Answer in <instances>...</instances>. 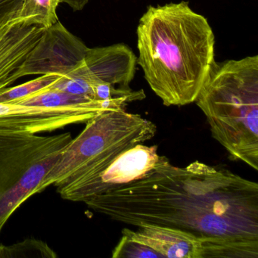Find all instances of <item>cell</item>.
<instances>
[{"label": "cell", "mask_w": 258, "mask_h": 258, "mask_svg": "<svg viewBox=\"0 0 258 258\" xmlns=\"http://www.w3.org/2000/svg\"><path fill=\"white\" fill-rule=\"evenodd\" d=\"M61 0H24L18 18L45 28L58 22L57 8Z\"/></svg>", "instance_id": "cell-11"}, {"label": "cell", "mask_w": 258, "mask_h": 258, "mask_svg": "<svg viewBox=\"0 0 258 258\" xmlns=\"http://www.w3.org/2000/svg\"><path fill=\"white\" fill-rule=\"evenodd\" d=\"M57 257L56 253L44 241L27 239L12 245L0 244V258Z\"/></svg>", "instance_id": "cell-13"}, {"label": "cell", "mask_w": 258, "mask_h": 258, "mask_svg": "<svg viewBox=\"0 0 258 258\" xmlns=\"http://www.w3.org/2000/svg\"><path fill=\"white\" fill-rule=\"evenodd\" d=\"M114 258H163L162 255L146 244L122 235L112 251Z\"/></svg>", "instance_id": "cell-14"}, {"label": "cell", "mask_w": 258, "mask_h": 258, "mask_svg": "<svg viewBox=\"0 0 258 258\" xmlns=\"http://www.w3.org/2000/svg\"><path fill=\"white\" fill-rule=\"evenodd\" d=\"M90 0H61V3L69 5L73 11H81L87 6Z\"/></svg>", "instance_id": "cell-16"}, {"label": "cell", "mask_w": 258, "mask_h": 258, "mask_svg": "<svg viewBox=\"0 0 258 258\" xmlns=\"http://www.w3.org/2000/svg\"><path fill=\"white\" fill-rule=\"evenodd\" d=\"M85 204L131 226L157 225L199 237L258 239V184L199 161L176 167L160 156L141 179Z\"/></svg>", "instance_id": "cell-1"}, {"label": "cell", "mask_w": 258, "mask_h": 258, "mask_svg": "<svg viewBox=\"0 0 258 258\" xmlns=\"http://www.w3.org/2000/svg\"><path fill=\"white\" fill-rule=\"evenodd\" d=\"M144 78L165 106L193 103L214 60L208 20L185 1L148 7L137 28Z\"/></svg>", "instance_id": "cell-2"}, {"label": "cell", "mask_w": 258, "mask_h": 258, "mask_svg": "<svg viewBox=\"0 0 258 258\" xmlns=\"http://www.w3.org/2000/svg\"><path fill=\"white\" fill-rule=\"evenodd\" d=\"M24 0H0V24L13 18H18V13Z\"/></svg>", "instance_id": "cell-15"}, {"label": "cell", "mask_w": 258, "mask_h": 258, "mask_svg": "<svg viewBox=\"0 0 258 258\" xmlns=\"http://www.w3.org/2000/svg\"><path fill=\"white\" fill-rule=\"evenodd\" d=\"M61 77L54 75H42L40 78L16 87H9L0 92L1 103H12L32 96L52 87Z\"/></svg>", "instance_id": "cell-12"}, {"label": "cell", "mask_w": 258, "mask_h": 258, "mask_svg": "<svg viewBox=\"0 0 258 258\" xmlns=\"http://www.w3.org/2000/svg\"><path fill=\"white\" fill-rule=\"evenodd\" d=\"M195 102L229 158L257 170V55L214 61Z\"/></svg>", "instance_id": "cell-4"}, {"label": "cell", "mask_w": 258, "mask_h": 258, "mask_svg": "<svg viewBox=\"0 0 258 258\" xmlns=\"http://www.w3.org/2000/svg\"><path fill=\"white\" fill-rule=\"evenodd\" d=\"M99 102H102L90 100L87 98L71 94L67 92L48 88L47 90L39 92L32 96H28V97L21 99L17 102H12V103L30 105V106L60 108V107L84 106V105H93V104L99 103Z\"/></svg>", "instance_id": "cell-10"}, {"label": "cell", "mask_w": 258, "mask_h": 258, "mask_svg": "<svg viewBox=\"0 0 258 258\" xmlns=\"http://www.w3.org/2000/svg\"><path fill=\"white\" fill-rule=\"evenodd\" d=\"M72 140L70 133L0 131V233L24 202L42 192L43 179Z\"/></svg>", "instance_id": "cell-5"}, {"label": "cell", "mask_w": 258, "mask_h": 258, "mask_svg": "<svg viewBox=\"0 0 258 258\" xmlns=\"http://www.w3.org/2000/svg\"><path fill=\"white\" fill-rule=\"evenodd\" d=\"M87 49L79 38L58 21L45 29L19 69L18 78L36 75L67 77L82 63Z\"/></svg>", "instance_id": "cell-7"}, {"label": "cell", "mask_w": 258, "mask_h": 258, "mask_svg": "<svg viewBox=\"0 0 258 258\" xmlns=\"http://www.w3.org/2000/svg\"><path fill=\"white\" fill-rule=\"evenodd\" d=\"M156 132L153 122L126 109L99 113L60 155L41 191L54 185L63 199L85 202L92 185L120 154L152 140Z\"/></svg>", "instance_id": "cell-3"}, {"label": "cell", "mask_w": 258, "mask_h": 258, "mask_svg": "<svg viewBox=\"0 0 258 258\" xmlns=\"http://www.w3.org/2000/svg\"><path fill=\"white\" fill-rule=\"evenodd\" d=\"M137 227L136 231L125 228L122 234L149 246L163 258H204L207 237L157 225L144 224Z\"/></svg>", "instance_id": "cell-9"}, {"label": "cell", "mask_w": 258, "mask_h": 258, "mask_svg": "<svg viewBox=\"0 0 258 258\" xmlns=\"http://www.w3.org/2000/svg\"><path fill=\"white\" fill-rule=\"evenodd\" d=\"M120 99L78 107L30 106L0 102V131L38 134L52 132L69 125L87 123L107 110L126 109Z\"/></svg>", "instance_id": "cell-6"}, {"label": "cell", "mask_w": 258, "mask_h": 258, "mask_svg": "<svg viewBox=\"0 0 258 258\" xmlns=\"http://www.w3.org/2000/svg\"><path fill=\"white\" fill-rule=\"evenodd\" d=\"M158 146L139 144L120 154L89 190L86 202L143 178L158 163Z\"/></svg>", "instance_id": "cell-8"}]
</instances>
